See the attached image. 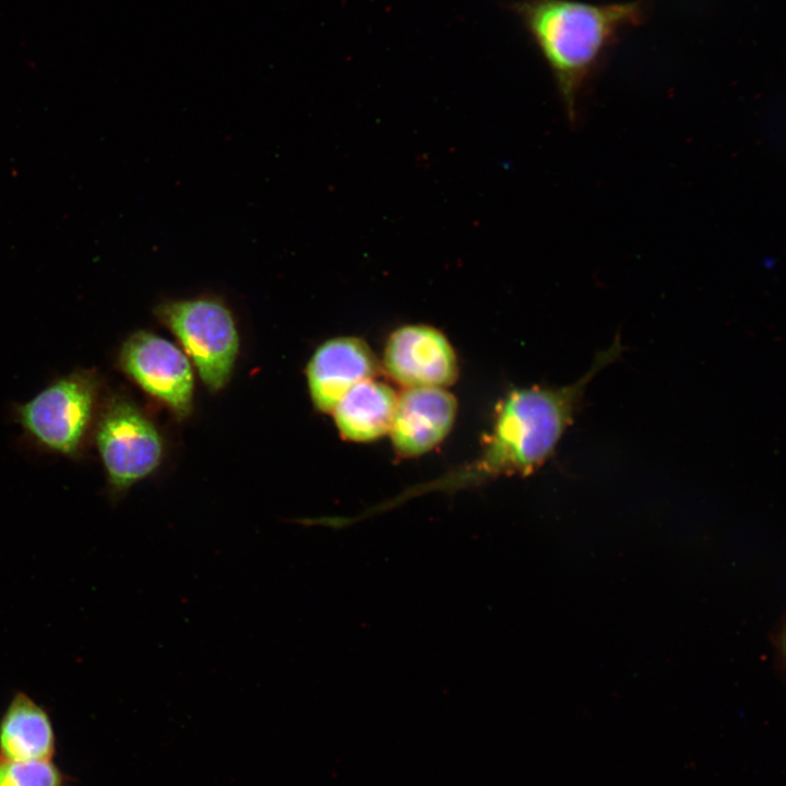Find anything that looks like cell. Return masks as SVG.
Segmentation results:
<instances>
[{
	"mask_svg": "<svg viewBox=\"0 0 786 786\" xmlns=\"http://www.w3.org/2000/svg\"><path fill=\"white\" fill-rule=\"evenodd\" d=\"M56 734L48 710L24 691H15L0 716V759L51 760Z\"/></svg>",
	"mask_w": 786,
	"mask_h": 786,
	"instance_id": "9c48e42d",
	"label": "cell"
},
{
	"mask_svg": "<svg viewBox=\"0 0 786 786\" xmlns=\"http://www.w3.org/2000/svg\"><path fill=\"white\" fill-rule=\"evenodd\" d=\"M456 400L444 388H407L397 396L390 437L403 456H418L438 445L450 432Z\"/></svg>",
	"mask_w": 786,
	"mask_h": 786,
	"instance_id": "52a82bcc",
	"label": "cell"
},
{
	"mask_svg": "<svg viewBox=\"0 0 786 786\" xmlns=\"http://www.w3.org/2000/svg\"><path fill=\"white\" fill-rule=\"evenodd\" d=\"M389 376L407 388H444L457 377V360L446 337L427 325H405L389 337L383 356Z\"/></svg>",
	"mask_w": 786,
	"mask_h": 786,
	"instance_id": "8992f818",
	"label": "cell"
},
{
	"mask_svg": "<svg viewBox=\"0 0 786 786\" xmlns=\"http://www.w3.org/2000/svg\"><path fill=\"white\" fill-rule=\"evenodd\" d=\"M523 17L557 81L571 120L579 94L608 47L644 17L640 2L529 0Z\"/></svg>",
	"mask_w": 786,
	"mask_h": 786,
	"instance_id": "6da1fadb",
	"label": "cell"
},
{
	"mask_svg": "<svg viewBox=\"0 0 786 786\" xmlns=\"http://www.w3.org/2000/svg\"><path fill=\"white\" fill-rule=\"evenodd\" d=\"M116 504L159 466L163 442L153 421L129 398L115 394L100 406L93 439Z\"/></svg>",
	"mask_w": 786,
	"mask_h": 786,
	"instance_id": "3957f363",
	"label": "cell"
},
{
	"mask_svg": "<svg viewBox=\"0 0 786 786\" xmlns=\"http://www.w3.org/2000/svg\"><path fill=\"white\" fill-rule=\"evenodd\" d=\"M103 381L95 369H78L46 385L14 408L26 436L44 450L80 457L93 439L103 404Z\"/></svg>",
	"mask_w": 786,
	"mask_h": 786,
	"instance_id": "7a4b0ae2",
	"label": "cell"
},
{
	"mask_svg": "<svg viewBox=\"0 0 786 786\" xmlns=\"http://www.w3.org/2000/svg\"><path fill=\"white\" fill-rule=\"evenodd\" d=\"M396 401L397 395L390 385L369 379L354 385L332 413L344 438L368 442L390 431Z\"/></svg>",
	"mask_w": 786,
	"mask_h": 786,
	"instance_id": "30bf717a",
	"label": "cell"
},
{
	"mask_svg": "<svg viewBox=\"0 0 786 786\" xmlns=\"http://www.w3.org/2000/svg\"><path fill=\"white\" fill-rule=\"evenodd\" d=\"M157 318L176 335L205 385L222 389L228 381L239 348L235 320L217 298L165 301Z\"/></svg>",
	"mask_w": 786,
	"mask_h": 786,
	"instance_id": "277c9868",
	"label": "cell"
},
{
	"mask_svg": "<svg viewBox=\"0 0 786 786\" xmlns=\"http://www.w3.org/2000/svg\"><path fill=\"white\" fill-rule=\"evenodd\" d=\"M379 362L371 348L357 337H337L323 343L311 357L307 379L314 406L333 412L356 384L373 379Z\"/></svg>",
	"mask_w": 786,
	"mask_h": 786,
	"instance_id": "ba28073f",
	"label": "cell"
},
{
	"mask_svg": "<svg viewBox=\"0 0 786 786\" xmlns=\"http://www.w3.org/2000/svg\"><path fill=\"white\" fill-rule=\"evenodd\" d=\"M120 369L144 392L180 417L191 410L193 374L187 356L169 341L146 331L132 333L118 353Z\"/></svg>",
	"mask_w": 786,
	"mask_h": 786,
	"instance_id": "5b68a950",
	"label": "cell"
},
{
	"mask_svg": "<svg viewBox=\"0 0 786 786\" xmlns=\"http://www.w3.org/2000/svg\"><path fill=\"white\" fill-rule=\"evenodd\" d=\"M0 786H68V777L51 761L0 759Z\"/></svg>",
	"mask_w": 786,
	"mask_h": 786,
	"instance_id": "8fae6325",
	"label": "cell"
}]
</instances>
